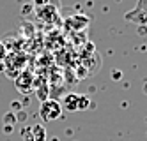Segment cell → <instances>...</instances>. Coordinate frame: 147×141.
I'll return each mask as SVG.
<instances>
[{
	"instance_id": "1",
	"label": "cell",
	"mask_w": 147,
	"mask_h": 141,
	"mask_svg": "<svg viewBox=\"0 0 147 141\" xmlns=\"http://www.w3.org/2000/svg\"><path fill=\"white\" fill-rule=\"evenodd\" d=\"M39 116L43 118V122H55L62 116V106L55 99H46L39 106Z\"/></svg>"
},
{
	"instance_id": "2",
	"label": "cell",
	"mask_w": 147,
	"mask_h": 141,
	"mask_svg": "<svg viewBox=\"0 0 147 141\" xmlns=\"http://www.w3.org/2000/svg\"><path fill=\"white\" fill-rule=\"evenodd\" d=\"M124 18L135 25H147V0H138L135 9L128 11Z\"/></svg>"
},
{
	"instance_id": "3",
	"label": "cell",
	"mask_w": 147,
	"mask_h": 141,
	"mask_svg": "<svg viewBox=\"0 0 147 141\" xmlns=\"http://www.w3.org/2000/svg\"><path fill=\"white\" fill-rule=\"evenodd\" d=\"M22 139L23 141H46V129L41 124L27 125L22 129Z\"/></svg>"
},
{
	"instance_id": "4",
	"label": "cell",
	"mask_w": 147,
	"mask_h": 141,
	"mask_svg": "<svg viewBox=\"0 0 147 141\" xmlns=\"http://www.w3.org/2000/svg\"><path fill=\"white\" fill-rule=\"evenodd\" d=\"M14 85H16V90L22 92V94H28L34 86V76L30 74L28 71H22L16 78H14Z\"/></svg>"
},
{
	"instance_id": "5",
	"label": "cell",
	"mask_w": 147,
	"mask_h": 141,
	"mask_svg": "<svg viewBox=\"0 0 147 141\" xmlns=\"http://www.w3.org/2000/svg\"><path fill=\"white\" fill-rule=\"evenodd\" d=\"M59 4H48L45 7H39L37 9V18L45 23H55L59 19Z\"/></svg>"
},
{
	"instance_id": "6",
	"label": "cell",
	"mask_w": 147,
	"mask_h": 141,
	"mask_svg": "<svg viewBox=\"0 0 147 141\" xmlns=\"http://www.w3.org/2000/svg\"><path fill=\"white\" fill-rule=\"evenodd\" d=\"M60 106H64L67 111H78V94H69L64 97V101H62Z\"/></svg>"
},
{
	"instance_id": "7",
	"label": "cell",
	"mask_w": 147,
	"mask_h": 141,
	"mask_svg": "<svg viewBox=\"0 0 147 141\" xmlns=\"http://www.w3.org/2000/svg\"><path fill=\"white\" fill-rule=\"evenodd\" d=\"M89 97L87 95H78V111H83L85 108L89 106Z\"/></svg>"
},
{
	"instance_id": "8",
	"label": "cell",
	"mask_w": 147,
	"mask_h": 141,
	"mask_svg": "<svg viewBox=\"0 0 147 141\" xmlns=\"http://www.w3.org/2000/svg\"><path fill=\"white\" fill-rule=\"evenodd\" d=\"M32 4L36 5V9H39V7H45V5L51 4V0H32Z\"/></svg>"
},
{
	"instance_id": "9",
	"label": "cell",
	"mask_w": 147,
	"mask_h": 141,
	"mask_svg": "<svg viewBox=\"0 0 147 141\" xmlns=\"http://www.w3.org/2000/svg\"><path fill=\"white\" fill-rule=\"evenodd\" d=\"M5 57H7V49L4 46V42L0 41V60H5Z\"/></svg>"
},
{
	"instance_id": "10",
	"label": "cell",
	"mask_w": 147,
	"mask_h": 141,
	"mask_svg": "<svg viewBox=\"0 0 147 141\" xmlns=\"http://www.w3.org/2000/svg\"><path fill=\"white\" fill-rule=\"evenodd\" d=\"M112 78H115V80L121 78V72H119V71H117V72H112Z\"/></svg>"
},
{
	"instance_id": "11",
	"label": "cell",
	"mask_w": 147,
	"mask_h": 141,
	"mask_svg": "<svg viewBox=\"0 0 147 141\" xmlns=\"http://www.w3.org/2000/svg\"><path fill=\"white\" fill-rule=\"evenodd\" d=\"M4 69H5V65H4V63H0V72H4Z\"/></svg>"
}]
</instances>
